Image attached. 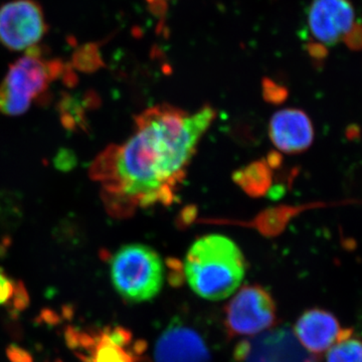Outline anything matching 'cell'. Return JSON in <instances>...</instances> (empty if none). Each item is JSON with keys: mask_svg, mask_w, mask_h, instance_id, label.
<instances>
[{"mask_svg": "<svg viewBox=\"0 0 362 362\" xmlns=\"http://www.w3.org/2000/svg\"><path fill=\"white\" fill-rule=\"evenodd\" d=\"M214 118L209 106L187 112L158 105L140 114L129 139L111 145L90 168L107 211L124 218L137 209L170 204Z\"/></svg>", "mask_w": 362, "mask_h": 362, "instance_id": "cell-1", "label": "cell"}, {"mask_svg": "<svg viewBox=\"0 0 362 362\" xmlns=\"http://www.w3.org/2000/svg\"><path fill=\"white\" fill-rule=\"evenodd\" d=\"M247 263L240 247L218 233L195 240L185 259V278L197 296L221 301L237 291L246 276Z\"/></svg>", "mask_w": 362, "mask_h": 362, "instance_id": "cell-2", "label": "cell"}, {"mask_svg": "<svg viewBox=\"0 0 362 362\" xmlns=\"http://www.w3.org/2000/svg\"><path fill=\"white\" fill-rule=\"evenodd\" d=\"M110 273L116 291L132 303L153 299L163 286V262L158 252L146 245L121 247L112 257Z\"/></svg>", "mask_w": 362, "mask_h": 362, "instance_id": "cell-3", "label": "cell"}, {"mask_svg": "<svg viewBox=\"0 0 362 362\" xmlns=\"http://www.w3.org/2000/svg\"><path fill=\"white\" fill-rule=\"evenodd\" d=\"M63 71L61 62L45 59L40 52H28L9 66L0 83V113L9 116L25 113Z\"/></svg>", "mask_w": 362, "mask_h": 362, "instance_id": "cell-4", "label": "cell"}, {"mask_svg": "<svg viewBox=\"0 0 362 362\" xmlns=\"http://www.w3.org/2000/svg\"><path fill=\"white\" fill-rule=\"evenodd\" d=\"M276 321L275 301L270 293L259 285L243 287L225 308L226 328L232 337H256L273 328Z\"/></svg>", "mask_w": 362, "mask_h": 362, "instance_id": "cell-5", "label": "cell"}, {"mask_svg": "<svg viewBox=\"0 0 362 362\" xmlns=\"http://www.w3.org/2000/svg\"><path fill=\"white\" fill-rule=\"evenodd\" d=\"M233 354L239 362H321L302 346L288 326L271 328L243 340Z\"/></svg>", "mask_w": 362, "mask_h": 362, "instance_id": "cell-6", "label": "cell"}, {"mask_svg": "<svg viewBox=\"0 0 362 362\" xmlns=\"http://www.w3.org/2000/svg\"><path fill=\"white\" fill-rule=\"evenodd\" d=\"M45 33L44 13L33 0H13L0 8V42L9 49H33Z\"/></svg>", "mask_w": 362, "mask_h": 362, "instance_id": "cell-7", "label": "cell"}, {"mask_svg": "<svg viewBox=\"0 0 362 362\" xmlns=\"http://www.w3.org/2000/svg\"><path fill=\"white\" fill-rule=\"evenodd\" d=\"M308 30L324 47L339 44L356 30V13L349 0H314L309 7Z\"/></svg>", "mask_w": 362, "mask_h": 362, "instance_id": "cell-8", "label": "cell"}, {"mask_svg": "<svg viewBox=\"0 0 362 362\" xmlns=\"http://www.w3.org/2000/svg\"><path fill=\"white\" fill-rule=\"evenodd\" d=\"M154 361L211 362V356L204 337L197 330L175 322L157 340Z\"/></svg>", "mask_w": 362, "mask_h": 362, "instance_id": "cell-9", "label": "cell"}, {"mask_svg": "<svg viewBox=\"0 0 362 362\" xmlns=\"http://www.w3.org/2000/svg\"><path fill=\"white\" fill-rule=\"evenodd\" d=\"M337 317L324 309L307 310L298 319L294 334L305 349L318 356L327 351L344 335Z\"/></svg>", "mask_w": 362, "mask_h": 362, "instance_id": "cell-10", "label": "cell"}, {"mask_svg": "<svg viewBox=\"0 0 362 362\" xmlns=\"http://www.w3.org/2000/svg\"><path fill=\"white\" fill-rule=\"evenodd\" d=\"M270 137L274 145L284 153H300L313 142V126L304 112L285 109L272 118Z\"/></svg>", "mask_w": 362, "mask_h": 362, "instance_id": "cell-11", "label": "cell"}, {"mask_svg": "<svg viewBox=\"0 0 362 362\" xmlns=\"http://www.w3.org/2000/svg\"><path fill=\"white\" fill-rule=\"evenodd\" d=\"M131 343L132 335L122 328L104 333L98 340L90 362H143L144 343Z\"/></svg>", "mask_w": 362, "mask_h": 362, "instance_id": "cell-12", "label": "cell"}, {"mask_svg": "<svg viewBox=\"0 0 362 362\" xmlns=\"http://www.w3.org/2000/svg\"><path fill=\"white\" fill-rule=\"evenodd\" d=\"M325 362H362L361 340L354 337V330L347 329L326 351Z\"/></svg>", "mask_w": 362, "mask_h": 362, "instance_id": "cell-13", "label": "cell"}, {"mask_svg": "<svg viewBox=\"0 0 362 362\" xmlns=\"http://www.w3.org/2000/svg\"><path fill=\"white\" fill-rule=\"evenodd\" d=\"M16 290V284L6 274L0 273V306L6 304L13 297Z\"/></svg>", "mask_w": 362, "mask_h": 362, "instance_id": "cell-14", "label": "cell"}]
</instances>
